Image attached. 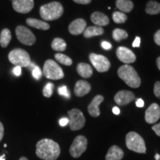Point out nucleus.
Listing matches in <instances>:
<instances>
[{"mask_svg":"<svg viewBox=\"0 0 160 160\" xmlns=\"http://www.w3.org/2000/svg\"><path fill=\"white\" fill-rule=\"evenodd\" d=\"M69 125L71 131H78L85 126V118L80 110L73 108L68 111Z\"/></svg>","mask_w":160,"mask_h":160,"instance_id":"0eeeda50","label":"nucleus"},{"mask_svg":"<svg viewBox=\"0 0 160 160\" xmlns=\"http://www.w3.org/2000/svg\"><path fill=\"white\" fill-rule=\"evenodd\" d=\"M135 99L133 92L129 91H120L114 97L116 103L119 105H126Z\"/></svg>","mask_w":160,"mask_h":160,"instance_id":"4468645a","label":"nucleus"},{"mask_svg":"<svg viewBox=\"0 0 160 160\" xmlns=\"http://www.w3.org/2000/svg\"><path fill=\"white\" fill-rule=\"evenodd\" d=\"M26 23L30 27L34 28L43 30V31H47L50 29V25L46 22H43L42 20H39L33 18H28L26 20Z\"/></svg>","mask_w":160,"mask_h":160,"instance_id":"aec40b11","label":"nucleus"},{"mask_svg":"<svg viewBox=\"0 0 160 160\" xmlns=\"http://www.w3.org/2000/svg\"><path fill=\"white\" fill-rule=\"evenodd\" d=\"M117 56L120 61L128 65L130 63L134 62L137 57L133 52L126 47H119L117 50Z\"/></svg>","mask_w":160,"mask_h":160,"instance_id":"f8f14e48","label":"nucleus"},{"mask_svg":"<svg viewBox=\"0 0 160 160\" xmlns=\"http://www.w3.org/2000/svg\"><path fill=\"white\" fill-rule=\"evenodd\" d=\"M32 75L37 80L40 79V78L42 76V72L41 69L39 68V67H38L37 65H36L34 68L32 70Z\"/></svg>","mask_w":160,"mask_h":160,"instance_id":"2f4dec72","label":"nucleus"},{"mask_svg":"<svg viewBox=\"0 0 160 160\" xmlns=\"http://www.w3.org/2000/svg\"><path fill=\"white\" fill-rule=\"evenodd\" d=\"M8 59L13 65L21 68H27L31 62L28 53L21 48L12 50L8 54Z\"/></svg>","mask_w":160,"mask_h":160,"instance_id":"39448f33","label":"nucleus"},{"mask_svg":"<svg viewBox=\"0 0 160 160\" xmlns=\"http://www.w3.org/2000/svg\"><path fill=\"white\" fill-rule=\"evenodd\" d=\"M36 154L43 160H56L60 155L59 144L50 139L39 140L37 144Z\"/></svg>","mask_w":160,"mask_h":160,"instance_id":"f257e3e1","label":"nucleus"},{"mask_svg":"<svg viewBox=\"0 0 160 160\" xmlns=\"http://www.w3.org/2000/svg\"><path fill=\"white\" fill-rule=\"evenodd\" d=\"M116 5L122 13H129L133 8V3L131 0H117Z\"/></svg>","mask_w":160,"mask_h":160,"instance_id":"5701e85b","label":"nucleus"},{"mask_svg":"<svg viewBox=\"0 0 160 160\" xmlns=\"http://www.w3.org/2000/svg\"><path fill=\"white\" fill-rule=\"evenodd\" d=\"M11 40V32L9 29L5 28L0 35V45L2 48H7Z\"/></svg>","mask_w":160,"mask_h":160,"instance_id":"393cba45","label":"nucleus"},{"mask_svg":"<svg viewBox=\"0 0 160 160\" xmlns=\"http://www.w3.org/2000/svg\"><path fill=\"white\" fill-rule=\"evenodd\" d=\"M53 88H54V85L51 82H48L46 85L42 90V93L44 97L49 98L53 94Z\"/></svg>","mask_w":160,"mask_h":160,"instance_id":"c756f323","label":"nucleus"},{"mask_svg":"<svg viewBox=\"0 0 160 160\" xmlns=\"http://www.w3.org/2000/svg\"><path fill=\"white\" fill-rule=\"evenodd\" d=\"M145 121L148 124L157 122L160 118V107L157 103H153L145 111Z\"/></svg>","mask_w":160,"mask_h":160,"instance_id":"ddd939ff","label":"nucleus"},{"mask_svg":"<svg viewBox=\"0 0 160 160\" xmlns=\"http://www.w3.org/2000/svg\"><path fill=\"white\" fill-rule=\"evenodd\" d=\"M152 129H153V131L155 132L156 134L160 137V123L156 124V125H153V127H152Z\"/></svg>","mask_w":160,"mask_h":160,"instance_id":"c9c22d12","label":"nucleus"},{"mask_svg":"<svg viewBox=\"0 0 160 160\" xmlns=\"http://www.w3.org/2000/svg\"><path fill=\"white\" fill-rule=\"evenodd\" d=\"M43 75L49 79L57 80L64 77V72L61 67L52 59H48L44 64Z\"/></svg>","mask_w":160,"mask_h":160,"instance_id":"423d86ee","label":"nucleus"},{"mask_svg":"<svg viewBox=\"0 0 160 160\" xmlns=\"http://www.w3.org/2000/svg\"><path fill=\"white\" fill-rule=\"evenodd\" d=\"M5 154L2 155L1 157H0V160H5Z\"/></svg>","mask_w":160,"mask_h":160,"instance_id":"49530a36","label":"nucleus"},{"mask_svg":"<svg viewBox=\"0 0 160 160\" xmlns=\"http://www.w3.org/2000/svg\"><path fill=\"white\" fill-rule=\"evenodd\" d=\"M69 124V119L68 118H62L61 119L59 120V125L62 127H65L67 125Z\"/></svg>","mask_w":160,"mask_h":160,"instance_id":"e433bc0d","label":"nucleus"},{"mask_svg":"<svg viewBox=\"0 0 160 160\" xmlns=\"http://www.w3.org/2000/svg\"><path fill=\"white\" fill-rule=\"evenodd\" d=\"M62 5L58 2L45 4L40 8V17L45 21H53L59 19L63 14Z\"/></svg>","mask_w":160,"mask_h":160,"instance_id":"7ed1b4c3","label":"nucleus"},{"mask_svg":"<svg viewBox=\"0 0 160 160\" xmlns=\"http://www.w3.org/2000/svg\"><path fill=\"white\" fill-rule=\"evenodd\" d=\"M88 140L84 136H77L70 147V153L73 158H79L86 151Z\"/></svg>","mask_w":160,"mask_h":160,"instance_id":"6e6552de","label":"nucleus"},{"mask_svg":"<svg viewBox=\"0 0 160 160\" xmlns=\"http://www.w3.org/2000/svg\"><path fill=\"white\" fill-rule=\"evenodd\" d=\"M58 93H59V95L62 96V97L67 98V99H69L71 97V94H70V92L68 89V88L66 86H62V87H59L58 88Z\"/></svg>","mask_w":160,"mask_h":160,"instance_id":"7c9ffc66","label":"nucleus"},{"mask_svg":"<svg viewBox=\"0 0 160 160\" xmlns=\"http://www.w3.org/2000/svg\"><path fill=\"white\" fill-rule=\"evenodd\" d=\"M140 43H141V39H140L139 37H137L134 41H133V44H132V46H133V48H138L140 46Z\"/></svg>","mask_w":160,"mask_h":160,"instance_id":"4c0bfd02","label":"nucleus"},{"mask_svg":"<svg viewBox=\"0 0 160 160\" xmlns=\"http://www.w3.org/2000/svg\"><path fill=\"white\" fill-rule=\"evenodd\" d=\"M76 3L81 4V5H88V4L91 3V0H73Z\"/></svg>","mask_w":160,"mask_h":160,"instance_id":"ea45409f","label":"nucleus"},{"mask_svg":"<svg viewBox=\"0 0 160 160\" xmlns=\"http://www.w3.org/2000/svg\"><path fill=\"white\" fill-rule=\"evenodd\" d=\"M16 35L19 41L23 45H33L36 42V37L31 31L25 26L19 25L16 28Z\"/></svg>","mask_w":160,"mask_h":160,"instance_id":"1a4fd4ad","label":"nucleus"},{"mask_svg":"<svg viewBox=\"0 0 160 160\" xmlns=\"http://www.w3.org/2000/svg\"><path fill=\"white\" fill-rule=\"evenodd\" d=\"M13 73L17 77H19L22 73V68L19 66H15L14 68L13 69Z\"/></svg>","mask_w":160,"mask_h":160,"instance_id":"72a5a7b5","label":"nucleus"},{"mask_svg":"<svg viewBox=\"0 0 160 160\" xmlns=\"http://www.w3.org/2000/svg\"><path fill=\"white\" fill-rule=\"evenodd\" d=\"M154 42L157 45L160 46V29L156 32L154 34Z\"/></svg>","mask_w":160,"mask_h":160,"instance_id":"f704fd0d","label":"nucleus"},{"mask_svg":"<svg viewBox=\"0 0 160 160\" xmlns=\"http://www.w3.org/2000/svg\"><path fill=\"white\" fill-rule=\"evenodd\" d=\"M104 33V30L102 27L99 26H90L88 28H86L84 31L83 35L85 38H91L95 36L102 35Z\"/></svg>","mask_w":160,"mask_h":160,"instance_id":"4be33fe9","label":"nucleus"},{"mask_svg":"<svg viewBox=\"0 0 160 160\" xmlns=\"http://www.w3.org/2000/svg\"><path fill=\"white\" fill-rule=\"evenodd\" d=\"M112 18H113V21L117 24L124 23L127 20V16L125 15V13L120 11H115L113 13Z\"/></svg>","mask_w":160,"mask_h":160,"instance_id":"c85d7f7f","label":"nucleus"},{"mask_svg":"<svg viewBox=\"0 0 160 160\" xmlns=\"http://www.w3.org/2000/svg\"><path fill=\"white\" fill-rule=\"evenodd\" d=\"M153 93L154 95L157 98L160 99V81L157 82L154 85V88H153Z\"/></svg>","mask_w":160,"mask_h":160,"instance_id":"473e14b6","label":"nucleus"},{"mask_svg":"<svg viewBox=\"0 0 160 160\" xmlns=\"http://www.w3.org/2000/svg\"><path fill=\"white\" fill-rule=\"evenodd\" d=\"M155 159H156V160H159L160 159V155L158 154V153H157V154L155 155Z\"/></svg>","mask_w":160,"mask_h":160,"instance_id":"a18cd8bd","label":"nucleus"},{"mask_svg":"<svg viewBox=\"0 0 160 160\" xmlns=\"http://www.w3.org/2000/svg\"><path fill=\"white\" fill-rule=\"evenodd\" d=\"M55 59L57 60V62H59V63L62 64V65H67V66H70L72 65L73 63V61L71 58L68 57L65 54H62V53H56L55 54Z\"/></svg>","mask_w":160,"mask_h":160,"instance_id":"bb28decb","label":"nucleus"},{"mask_svg":"<svg viewBox=\"0 0 160 160\" xmlns=\"http://www.w3.org/2000/svg\"><path fill=\"white\" fill-rule=\"evenodd\" d=\"M91 19L96 26L99 27H103V26L108 25L110 22L109 18L101 12H93L91 16Z\"/></svg>","mask_w":160,"mask_h":160,"instance_id":"a211bd4d","label":"nucleus"},{"mask_svg":"<svg viewBox=\"0 0 160 160\" xmlns=\"http://www.w3.org/2000/svg\"><path fill=\"white\" fill-rule=\"evenodd\" d=\"M118 76L122 79L129 87L137 88L141 85V79L137 72L129 65H124L118 69Z\"/></svg>","mask_w":160,"mask_h":160,"instance_id":"f03ea898","label":"nucleus"},{"mask_svg":"<svg viewBox=\"0 0 160 160\" xmlns=\"http://www.w3.org/2000/svg\"><path fill=\"white\" fill-rule=\"evenodd\" d=\"M66 42L61 38H55L51 44V48L56 51H64L66 49Z\"/></svg>","mask_w":160,"mask_h":160,"instance_id":"a878e982","label":"nucleus"},{"mask_svg":"<svg viewBox=\"0 0 160 160\" xmlns=\"http://www.w3.org/2000/svg\"><path fill=\"white\" fill-rule=\"evenodd\" d=\"M15 11L20 13H28L34 7L33 0H12Z\"/></svg>","mask_w":160,"mask_h":160,"instance_id":"9b49d317","label":"nucleus"},{"mask_svg":"<svg viewBox=\"0 0 160 160\" xmlns=\"http://www.w3.org/2000/svg\"><path fill=\"white\" fill-rule=\"evenodd\" d=\"M90 60H91L92 65L97 69V71L106 72L108 71L111 67V63L109 60L102 55L96 54L92 53L90 54Z\"/></svg>","mask_w":160,"mask_h":160,"instance_id":"9d476101","label":"nucleus"},{"mask_svg":"<svg viewBox=\"0 0 160 160\" xmlns=\"http://www.w3.org/2000/svg\"><path fill=\"white\" fill-rule=\"evenodd\" d=\"M124 157L122 150L117 145L110 148L105 157V160H121Z\"/></svg>","mask_w":160,"mask_h":160,"instance_id":"6ab92c4d","label":"nucleus"},{"mask_svg":"<svg viewBox=\"0 0 160 160\" xmlns=\"http://www.w3.org/2000/svg\"><path fill=\"white\" fill-rule=\"evenodd\" d=\"M91 89V86L89 82L85 80H79L76 83L74 87V93L77 97H82L88 94Z\"/></svg>","mask_w":160,"mask_h":160,"instance_id":"f3484780","label":"nucleus"},{"mask_svg":"<svg viewBox=\"0 0 160 160\" xmlns=\"http://www.w3.org/2000/svg\"><path fill=\"white\" fill-rule=\"evenodd\" d=\"M113 113H114L115 115H119L120 113V110L118 107H114L113 108Z\"/></svg>","mask_w":160,"mask_h":160,"instance_id":"37998d69","label":"nucleus"},{"mask_svg":"<svg viewBox=\"0 0 160 160\" xmlns=\"http://www.w3.org/2000/svg\"><path fill=\"white\" fill-rule=\"evenodd\" d=\"M86 25H87V23L83 19H75L70 24L68 31L72 35H79L84 33L86 28Z\"/></svg>","mask_w":160,"mask_h":160,"instance_id":"2eb2a0df","label":"nucleus"},{"mask_svg":"<svg viewBox=\"0 0 160 160\" xmlns=\"http://www.w3.org/2000/svg\"><path fill=\"white\" fill-rule=\"evenodd\" d=\"M19 160H28V159L26 157H21L19 159Z\"/></svg>","mask_w":160,"mask_h":160,"instance_id":"de8ad7c7","label":"nucleus"},{"mask_svg":"<svg viewBox=\"0 0 160 160\" xmlns=\"http://www.w3.org/2000/svg\"><path fill=\"white\" fill-rule=\"evenodd\" d=\"M126 146L129 150L139 153H145L146 147L143 138L136 132H129L125 137Z\"/></svg>","mask_w":160,"mask_h":160,"instance_id":"20e7f679","label":"nucleus"},{"mask_svg":"<svg viewBox=\"0 0 160 160\" xmlns=\"http://www.w3.org/2000/svg\"><path fill=\"white\" fill-rule=\"evenodd\" d=\"M145 12L150 15L159 14L160 13V4L155 1H149L146 5Z\"/></svg>","mask_w":160,"mask_h":160,"instance_id":"b1692460","label":"nucleus"},{"mask_svg":"<svg viewBox=\"0 0 160 160\" xmlns=\"http://www.w3.org/2000/svg\"><path fill=\"white\" fill-rule=\"evenodd\" d=\"M4 131H5V130H4V126L2 125V123L0 122V142H1L2 139H3Z\"/></svg>","mask_w":160,"mask_h":160,"instance_id":"79ce46f5","label":"nucleus"},{"mask_svg":"<svg viewBox=\"0 0 160 160\" xmlns=\"http://www.w3.org/2000/svg\"><path fill=\"white\" fill-rule=\"evenodd\" d=\"M128 37V33L125 30L117 28L113 31V38L117 42L127 39Z\"/></svg>","mask_w":160,"mask_h":160,"instance_id":"cd10ccee","label":"nucleus"},{"mask_svg":"<svg viewBox=\"0 0 160 160\" xmlns=\"http://www.w3.org/2000/svg\"><path fill=\"white\" fill-rule=\"evenodd\" d=\"M104 101V97L102 95H97L93 98L91 104L88 107L89 114L93 117H98L100 115L99 105Z\"/></svg>","mask_w":160,"mask_h":160,"instance_id":"dca6fc26","label":"nucleus"},{"mask_svg":"<svg viewBox=\"0 0 160 160\" xmlns=\"http://www.w3.org/2000/svg\"><path fill=\"white\" fill-rule=\"evenodd\" d=\"M102 47L105 50H110L112 46L111 45V43H109L108 42L104 41L102 42Z\"/></svg>","mask_w":160,"mask_h":160,"instance_id":"58836bf2","label":"nucleus"},{"mask_svg":"<svg viewBox=\"0 0 160 160\" xmlns=\"http://www.w3.org/2000/svg\"><path fill=\"white\" fill-rule=\"evenodd\" d=\"M157 65L158 68H159V70L160 71V57H158L157 59Z\"/></svg>","mask_w":160,"mask_h":160,"instance_id":"c03bdc74","label":"nucleus"},{"mask_svg":"<svg viewBox=\"0 0 160 160\" xmlns=\"http://www.w3.org/2000/svg\"><path fill=\"white\" fill-rule=\"evenodd\" d=\"M77 70L79 75L81 76L82 77L85 78V79L90 78L93 74V69L88 64L83 62L79 63V65H77Z\"/></svg>","mask_w":160,"mask_h":160,"instance_id":"412c9836","label":"nucleus"},{"mask_svg":"<svg viewBox=\"0 0 160 160\" xmlns=\"http://www.w3.org/2000/svg\"><path fill=\"white\" fill-rule=\"evenodd\" d=\"M136 105L137 106L138 108H142L145 105V102L142 99H138L137 101H136Z\"/></svg>","mask_w":160,"mask_h":160,"instance_id":"a19ab883","label":"nucleus"}]
</instances>
